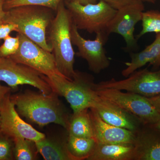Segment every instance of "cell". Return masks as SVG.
I'll use <instances>...</instances> for the list:
<instances>
[{"label":"cell","instance_id":"6da1fadb","mask_svg":"<svg viewBox=\"0 0 160 160\" xmlns=\"http://www.w3.org/2000/svg\"><path fill=\"white\" fill-rule=\"evenodd\" d=\"M59 95L26 90L10 95V99L20 116L40 127L54 123L67 129L69 118Z\"/></svg>","mask_w":160,"mask_h":160},{"label":"cell","instance_id":"7a4b0ae2","mask_svg":"<svg viewBox=\"0 0 160 160\" xmlns=\"http://www.w3.org/2000/svg\"><path fill=\"white\" fill-rule=\"evenodd\" d=\"M56 12L48 29L47 40L59 71L68 79L72 80L77 71L73 68L75 53L71 37L72 19L62 1Z\"/></svg>","mask_w":160,"mask_h":160},{"label":"cell","instance_id":"3957f363","mask_svg":"<svg viewBox=\"0 0 160 160\" xmlns=\"http://www.w3.org/2000/svg\"><path fill=\"white\" fill-rule=\"evenodd\" d=\"M53 10L39 6H19L6 10L3 22L15 24L17 32L52 52L47 40L48 29L54 18Z\"/></svg>","mask_w":160,"mask_h":160},{"label":"cell","instance_id":"277c9868","mask_svg":"<svg viewBox=\"0 0 160 160\" xmlns=\"http://www.w3.org/2000/svg\"><path fill=\"white\" fill-rule=\"evenodd\" d=\"M45 78L52 91L65 98L73 112L93 106L96 92L94 83L88 75L77 71L72 80L58 75Z\"/></svg>","mask_w":160,"mask_h":160},{"label":"cell","instance_id":"5b68a950","mask_svg":"<svg viewBox=\"0 0 160 160\" xmlns=\"http://www.w3.org/2000/svg\"><path fill=\"white\" fill-rule=\"evenodd\" d=\"M65 5L78 29L86 30L90 33L105 31L117 11L104 0L86 5L66 2Z\"/></svg>","mask_w":160,"mask_h":160},{"label":"cell","instance_id":"8992f818","mask_svg":"<svg viewBox=\"0 0 160 160\" xmlns=\"http://www.w3.org/2000/svg\"><path fill=\"white\" fill-rule=\"evenodd\" d=\"M95 90L102 98L139 119L143 125L153 126L160 118V113L146 97L133 92H124L114 89Z\"/></svg>","mask_w":160,"mask_h":160},{"label":"cell","instance_id":"52a82bcc","mask_svg":"<svg viewBox=\"0 0 160 160\" xmlns=\"http://www.w3.org/2000/svg\"><path fill=\"white\" fill-rule=\"evenodd\" d=\"M17 35L19 38V48L15 54L9 58L46 76L58 75L64 77L58 69L52 52L45 50L22 33H18Z\"/></svg>","mask_w":160,"mask_h":160},{"label":"cell","instance_id":"ba28073f","mask_svg":"<svg viewBox=\"0 0 160 160\" xmlns=\"http://www.w3.org/2000/svg\"><path fill=\"white\" fill-rule=\"evenodd\" d=\"M0 81L6 83L11 89L27 85L37 88L44 94L52 92L45 75L9 57L0 56Z\"/></svg>","mask_w":160,"mask_h":160},{"label":"cell","instance_id":"9c48e42d","mask_svg":"<svg viewBox=\"0 0 160 160\" xmlns=\"http://www.w3.org/2000/svg\"><path fill=\"white\" fill-rule=\"evenodd\" d=\"M107 88L126 90L147 98L155 96L160 94V69L152 72L145 69L134 71L125 79L112 78L93 84L95 90Z\"/></svg>","mask_w":160,"mask_h":160},{"label":"cell","instance_id":"30bf717a","mask_svg":"<svg viewBox=\"0 0 160 160\" xmlns=\"http://www.w3.org/2000/svg\"><path fill=\"white\" fill-rule=\"evenodd\" d=\"M78 30L72 22L71 40L72 45L77 47V55L86 60L90 70L95 73H100L110 64L104 48L108 35L105 31H101L96 33L94 40H86L81 36Z\"/></svg>","mask_w":160,"mask_h":160},{"label":"cell","instance_id":"8fae6325","mask_svg":"<svg viewBox=\"0 0 160 160\" xmlns=\"http://www.w3.org/2000/svg\"><path fill=\"white\" fill-rule=\"evenodd\" d=\"M10 92L0 99L1 132L12 140L22 138L36 142L46 137L22 119L10 99Z\"/></svg>","mask_w":160,"mask_h":160},{"label":"cell","instance_id":"7c38bea8","mask_svg":"<svg viewBox=\"0 0 160 160\" xmlns=\"http://www.w3.org/2000/svg\"><path fill=\"white\" fill-rule=\"evenodd\" d=\"M144 9L143 2L138 0L131 5L118 10L105 32L108 35L112 33L120 34L126 41L127 49H133L137 45L133 35L135 26L142 21Z\"/></svg>","mask_w":160,"mask_h":160},{"label":"cell","instance_id":"4fadbf2b","mask_svg":"<svg viewBox=\"0 0 160 160\" xmlns=\"http://www.w3.org/2000/svg\"><path fill=\"white\" fill-rule=\"evenodd\" d=\"M92 108L96 110L103 121L112 126L135 132L138 130L140 124H143L136 117L102 98L96 93Z\"/></svg>","mask_w":160,"mask_h":160},{"label":"cell","instance_id":"5bb4252c","mask_svg":"<svg viewBox=\"0 0 160 160\" xmlns=\"http://www.w3.org/2000/svg\"><path fill=\"white\" fill-rule=\"evenodd\" d=\"M94 138L98 143L134 144L135 132L112 126L103 121L93 108L89 109Z\"/></svg>","mask_w":160,"mask_h":160},{"label":"cell","instance_id":"9a60e30c","mask_svg":"<svg viewBox=\"0 0 160 160\" xmlns=\"http://www.w3.org/2000/svg\"><path fill=\"white\" fill-rule=\"evenodd\" d=\"M151 128L136 134L135 160H160V134Z\"/></svg>","mask_w":160,"mask_h":160},{"label":"cell","instance_id":"2e32d148","mask_svg":"<svg viewBox=\"0 0 160 160\" xmlns=\"http://www.w3.org/2000/svg\"><path fill=\"white\" fill-rule=\"evenodd\" d=\"M134 144L98 143L88 160H135Z\"/></svg>","mask_w":160,"mask_h":160},{"label":"cell","instance_id":"e0dca14e","mask_svg":"<svg viewBox=\"0 0 160 160\" xmlns=\"http://www.w3.org/2000/svg\"><path fill=\"white\" fill-rule=\"evenodd\" d=\"M131 60L126 63L127 67L122 71V75L127 78L131 73L149 63L155 67L160 66V32L157 33L153 42L146 46L142 51L132 53Z\"/></svg>","mask_w":160,"mask_h":160},{"label":"cell","instance_id":"ac0fdd59","mask_svg":"<svg viewBox=\"0 0 160 160\" xmlns=\"http://www.w3.org/2000/svg\"><path fill=\"white\" fill-rule=\"evenodd\" d=\"M38 153L46 160H73L68 151L66 142L45 137L35 142Z\"/></svg>","mask_w":160,"mask_h":160},{"label":"cell","instance_id":"d6986e66","mask_svg":"<svg viewBox=\"0 0 160 160\" xmlns=\"http://www.w3.org/2000/svg\"><path fill=\"white\" fill-rule=\"evenodd\" d=\"M67 130L70 135L94 138L89 109L73 112L69 118Z\"/></svg>","mask_w":160,"mask_h":160},{"label":"cell","instance_id":"ffe728a7","mask_svg":"<svg viewBox=\"0 0 160 160\" xmlns=\"http://www.w3.org/2000/svg\"><path fill=\"white\" fill-rule=\"evenodd\" d=\"M97 144L93 138L69 135L67 139V148L73 160L88 159L93 153Z\"/></svg>","mask_w":160,"mask_h":160},{"label":"cell","instance_id":"44dd1931","mask_svg":"<svg viewBox=\"0 0 160 160\" xmlns=\"http://www.w3.org/2000/svg\"><path fill=\"white\" fill-rule=\"evenodd\" d=\"M14 160H33L38 153L35 142L26 139L17 138L13 139Z\"/></svg>","mask_w":160,"mask_h":160},{"label":"cell","instance_id":"7402d4cb","mask_svg":"<svg viewBox=\"0 0 160 160\" xmlns=\"http://www.w3.org/2000/svg\"><path fill=\"white\" fill-rule=\"evenodd\" d=\"M142 29L137 38L148 33L160 32V12L158 10H151L143 12L142 17Z\"/></svg>","mask_w":160,"mask_h":160},{"label":"cell","instance_id":"603a6c76","mask_svg":"<svg viewBox=\"0 0 160 160\" xmlns=\"http://www.w3.org/2000/svg\"><path fill=\"white\" fill-rule=\"evenodd\" d=\"M62 0H6L4 5V10L24 6H39L46 7L56 11Z\"/></svg>","mask_w":160,"mask_h":160},{"label":"cell","instance_id":"cb8c5ba5","mask_svg":"<svg viewBox=\"0 0 160 160\" xmlns=\"http://www.w3.org/2000/svg\"><path fill=\"white\" fill-rule=\"evenodd\" d=\"M20 46L19 38L9 36L4 39V42L0 46V56L9 57L16 53Z\"/></svg>","mask_w":160,"mask_h":160},{"label":"cell","instance_id":"d4e9b609","mask_svg":"<svg viewBox=\"0 0 160 160\" xmlns=\"http://www.w3.org/2000/svg\"><path fill=\"white\" fill-rule=\"evenodd\" d=\"M13 145L12 139L0 133V160H14Z\"/></svg>","mask_w":160,"mask_h":160},{"label":"cell","instance_id":"484cf974","mask_svg":"<svg viewBox=\"0 0 160 160\" xmlns=\"http://www.w3.org/2000/svg\"><path fill=\"white\" fill-rule=\"evenodd\" d=\"M17 27L15 24L7 22L0 23V41L9 36L12 32H17Z\"/></svg>","mask_w":160,"mask_h":160},{"label":"cell","instance_id":"4316f807","mask_svg":"<svg viewBox=\"0 0 160 160\" xmlns=\"http://www.w3.org/2000/svg\"><path fill=\"white\" fill-rule=\"evenodd\" d=\"M109 6L116 10L131 5L138 0H104Z\"/></svg>","mask_w":160,"mask_h":160},{"label":"cell","instance_id":"83f0119b","mask_svg":"<svg viewBox=\"0 0 160 160\" xmlns=\"http://www.w3.org/2000/svg\"><path fill=\"white\" fill-rule=\"evenodd\" d=\"M147 99L160 113V94L152 97L147 98Z\"/></svg>","mask_w":160,"mask_h":160},{"label":"cell","instance_id":"f1b7e54d","mask_svg":"<svg viewBox=\"0 0 160 160\" xmlns=\"http://www.w3.org/2000/svg\"><path fill=\"white\" fill-rule=\"evenodd\" d=\"M11 90V88L9 86H4L2 85L1 84V82L0 81V99L2 98L9 92H10Z\"/></svg>","mask_w":160,"mask_h":160},{"label":"cell","instance_id":"f546056e","mask_svg":"<svg viewBox=\"0 0 160 160\" xmlns=\"http://www.w3.org/2000/svg\"><path fill=\"white\" fill-rule=\"evenodd\" d=\"M6 1V0H0V23L3 22L6 15V11L4 9V5Z\"/></svg>","mask_w":160,"mask_h":160},{"label":"cell","instance_id":"4dcf8cb0","mask_svg":"<svg viewBox=\"0 0 160 160\" xmlns=\"http://www.w3.org/2000/svg\"><path fill=\"white\" fill-rule=\"evenodd\" d=\"M98 1V0H66V2H75L80 3L82 5H86L88 4H95L97 3Z\"/></svg>","mask_w":160,"mask_h":160},{"label":"cell","instance_id":"1f68e13d","mask_svg":"<svg viewBox=\"0 0 160 160\" xmlns=\"http://www.w3.org/2000/svg\"><path fill=\"white\" fill-rule=\"evenodd\" d=\"M151 126L153 127V128H154L156 130H157L160 134V118L157 122L155 124H154L153 126Z\"/></svg>","mask_w":160,"mask_h":160},{"label":"cell","instance_id":"d6a6232c","mask_svg":"<svg viewBox=\"0 0 160 160\" xmlns=\"http://www.w3.org/2000/svg\"><path fill=\"white\" fill-rule=\"evenodd\" d=\"M142 2H147L151 3H155L156 2V0H141Z\"/></svg>","mask_w":160,"mask_h":160},{"label":"cell","instance_id":"836d02e7","mask_svg":"<svg viewBox=\"0 0 160 160\" xmlns=\"http://www.w3.org/2000/svg\"><path fill=\"white\" fill-rule=\"evenodd\" d=\"M1 115H0V133H1Z\"/></svg>","mask_w":160,"mask_h":160}]
</instances>
